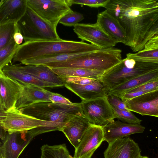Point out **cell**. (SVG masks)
Segmentation results:
<instances>
[{
	"instance_id": "11",
	"label": "cell",
	"mask_w": 158,
	"mask_h": 158,
	"mask_svg": "<svg viewBox=\"0 0 158 158\" xmlns=\"http://www.w3.org/2000/svg\"><path fill=\"white\" fill-rule=\"evenodd\" d=\"M34 137L30 131L7 132L0 146V158H18Z\"/></svg>"
},
{
	"instance_id": "36",
	"label": "cell",
	"mask_w": 158,
	"mask_h": 158,
	"mask_svg": "<svg viewBox=\"0 0 158 158\" xmlns=\"http://www.w3.org/2000/svg\"><path fill=\"white\" fill-rule=\"evenodd\" d=\"M157 89H158V80L147 83L126 92H133L140 91H152Z\"/></svg>"
},
{
	"instance_id": "5",
	"label": "cell",
	"mask_w": 158,
	"mask_h": 158,
	"mask_svg": "<svg viewBox=\"0 0 158 158\" xmlns=\"http://www.w3.org/2000/svg\"><path fill=\"white\" fill-rule=\"evenodd\" d=\"M20 110L23 113L38 119L65 125L75 117L84 114L81 102L70 105L42 102Z\"/></svg>"
},
{
	"instance_id": "41",
	"label": "cell",
	"mask_w": 158,
	"mask_h": 158,
	"mask_svg": "<svg viewBox=\"0 0 158 158\" xmlns=\"http://www.w3.org/2000/svg\"><path fill=\"white\" fill-rule=\"evenodd\" d=\"M13 38L15 42L17 44L19 45L21 44L23 41V38L22 35L19 31L18 27L15 33Z\"/></svg>"
},
{
	"instance_id": "25",
	"label": "cell",
	"mask_w": 158,
	"mask_h": 158,
	"mask_svg": "<svg viewBox=\"0 0 158 158\" xmlns=\"http://www.w3.org/2000/svg\"><path fill=\"white\" fill-rule=\"evenodd\" d=\"M49 68L62 79L70 77H79L100 80L106 72L77 68Z\"/></svg>"
},
{
	"instance_id": "19",
	"label": "cell",
	"mask_w": 158,
	"mask_h": 158,
	"mask_svg": "<svg viewBox=\"0 0 158 158\" xmlns=\"http://www.w3.org/2000/svg\"><path fill=\"white\" fill-rule=\"evenodd\" d=\"M91 123L84 114L71 119L61 129L72 145L76 148Z\"/></svg>"
},
{
	"instance_id": "35",
	"label": "cell",
	"mask_w": 158,
	"mask_h": 158,
	"mask_svg": "<svg viewBox=\"0 0 158 158\" xmlns=\"http://www.w3.org/2000/svg\"><path fill=\"white\" fill-rule=\"evenodd\" d=\"M62 79L65 83H71L79 85L89 84L97 80L91 78L79 77H70Z\"/></svg>"
},
{
	"instance_id": "15",
	"label": "cell",
	"mask_w": 158,
	"mask_h": 158,
	"mask_svg": "<svg viewBox=\"0 0 158 158\" xmlns=\"http://www.w3.org/2000/svg\"><path fill=\"white\" fill-rule=\"evenodd\" d=\"M141 150L138 144L129 137L118 139L108 143L104 158H139Z\"/></svg>"
},
{
	"instance_id": "8",
	"label": "cell",
	"mask_w": 158,
	"mask_h": 158,
	"mask_svg": "<svg viewBox=\"0 0 158 158\" xmlns=\"http://www.w3.org/2000/svg\"><path fill=\"white\" fill-rule=\"evenodd\" d=\"M27 6L56 28L61 19L72 10L67 0H26Z\"/></svg>"
},
{
	"instance_id": "23",
	"label": "cell",
	"mask_w": 158,
	"mask_h": 158,
	"mask_svg": "<svg viewBox=\"0 0 158 158\" xmlns=\"http://www.w3.org/2000/svg\"><path fill=\"white\" fill-rule=\"evenodd\" d=\"M2 70L7 76L22 83L28 84L43 88L63 86L58 84L44 81L17 69L13 64L5 66Z\"/></svg>"
},
{
	"instance_id": "28",
	"label": "cell",
	"mask_w": 158,
	"mask_h": 158,
	"mask_svg": "<svg viewBox=\"0 0 158 158\" xmlns=\"http://www.w3.org/2000/svg\"><path fill=\"white\" fill-rule=\"evenodd\" d=\"M19 45L15 43L13 38L7 44L0 49V70L11 63Z\"/></svg>"
},
{
	"instance_id": "22",
	"label": "cell",
	"mask_w": 158,
	"mask_h": 158,
	"mask_svg": "<svg viewBox=\"0 0 158 158\" xmlns=\"http://www.w3.org/2000/svg\"><path fill=\"white\" fill-rule=\"evenodd\" d=\"M14 65L20 71L28 74L39 79L64 86L65 82L63 79L47 66L42 65Z\"/></svg>"
},
{
	"instance_id": "38",
	"label": "cell",
	"mask_w": 158,
	"mask_h": 158,
	"mask_svg": "<svg viewBox=\"0 0 158 158\" xmlns=\"http://www.w3.org/2000/svg\"><path fill=\"white\" fill-rule=\"evenodd\" d=\"M131 54L133 56L139 58L158 57V48L148 50H143Z\"/></svg>"
},
{
	"instance_id": "32",
	"label": "cell",
	"mask_w": 158,
	"mask_h": 158,
	"mask_svg": "<svg viewBox=\"0 0 158 158\" xmlns=\"http://www.w3.org/2000/svg\"><path fill=\"white\" fill-rule=\"evenodd\" d=\"M67 1L70 6L73 5L78 4L91 7L98 8L104 7L109 0H67Z\"/></svg>"
},
{
	"instance_id": "40",
	"label": "cell",
	"mask_w": 158,
	"mask_h": 158,
	"mask_svg": "<svg viewBox=\"0 0 158 158\" xmlns=\"http://www.w3.org/2000/svg\"><path fill=\"white\" fill-rule=\"evenodd\" d=\"M127 55L136 61L151 62L158 64V57L156 58H139L132 56L131 53H128Z\"/></svg>"
},
{
	"instance_id": "18",
	"label": "cell",
	"mask_w": 158,
	"mask_h": 158,
	"mask_svg": "<svg viewBox=\"0 0 158 158\" xmlns=\"http://www.w3.org/2000/svg\"><path fill=\"white\" fill-rule=\"evenodd\" d=\"M22 84L23 85V89L16 104V109H20L40 102H51L49 97L52 92L38 86Z\"/></svg>"
},
{
	"instance_id": "17",
	"label": "cell",
	"mask_w": 158,
	"mask_h": 158,
	"mask_svg": "<svg viewBox=\"0 0 158 158\" xmlns=\"http://www.w3.org/2000/svg\"><path fill=\"white\" fill-rule=\"evenodd\" d=\"M64 86L80 97L81 101L90 100L106 96L108 91L99 80L84 85L65 83Z\"/></svg>"
},
{
	"instance_id": "26",
	"label": "cell",
	"mask_w": 158,
	"mask_h": 158,
	"mask_svg": "<svg viewBox=\"0 0 158 158\" xmlns=\"http://www.w3.org/2000/svg\"><path fill=\"white\" fill-rule=\"evenodd\" d=\"M91 52L77 53L56 54L21 61V63L25 65H44L49 63L66 61Z\"/></svg>"
},
{
	"instance_id": "3",
	"label": "cell",
	"mask_w": 158,
	"mask_h": 158,
	"mask_svg": "<svg viewBox=\"0 0 158 158\" xmlns=\"http://www.w3.org/2000/svg\"><path fill=\"white\" fill-rule=\"evenodd\" d=\"M122 51L113 48L102 49L66 61L47 64L49 68H77L106 72L120 63Z\"/></svg>"
},
{
	"instance_id": "9",
	"label": "cell",
	"mask_w": 158,
	"mask_h": 158,
	"mask_svg": "<svg viewBox=\"0 0 158 158\" xmlns=\"http://www.w3.org/2000/svg\"><path fill=\"white\" fill-rule=\"evenodd\" d=\"M81 102L83 114L92 124L103 126L116 118L106 96Z\"/></svg>"
},
{
	"instance_id": "14",
	"label": "cell",
	"mask_w": 158,
	"mask_h": 158,
	"mask_svg": "<svg viewBox=\"0 0 158 158\" xmlns=\"http://www.w3.org/2000/svg\"><path fill=\"white\" fill-rule=\"evenodd\" d=\"M122 101L131 111L158 118V89Z\"/></svg>"
},
{
	"instance_id": "29",
	"label": "cell",
	"mask_w": 158,
	"mask_h": 158,
	"mask_svg": "<svg viewBox=\"0 0 158 158\" xmlns=\"http://www.w3.org/2000/svg\"><path fill=\"white\" fill-rule=\"evenodd\" d=\"M18 28L17 23L14 21L0 24V49L7 44L13 38Z\"/></svg>"
},
{
	"instance_id": "16",
	"label": "cell",
	"mask_w": 158,
	"mask_h": 158,
	"mask_svg": "<svg viewBox=\"0 0 158 158\" xmlns=\"http://www.w3.org/2000/svg\"><path fill=\"white\" fill-rule=\"evenodd\" d=\"M102 127L104 141L108 143L133 134L143 133L145 128L140 124L129 123L119 120L114 121Z\"/></svg>"
},
{
	"instance_id": "20",
	"label": "cell",
	"mask_w": 158,
	"mask_h": 158,
	"mask_svg": "<svg viewBox=\"0 0 158 158\" xmlns=\"http://www.w3.org/2000/svg\"><path fill=\"white\" fill-rule=\"evenodd\" d=\"M27 7L26 0H1L0 24L18 22L24 15Z\"/></svg>"
},
{
	"instance_id": "1",
	"label": "cell",
	"mask_w": 158,
	"mask_h": 158,
	"mask_svg": "<svg viewBox=\"0 0 158 158\" xmlns=\"http://www.w3.org/2000/svg\"><path fill=\"white\" fill-rule=\"evenodd\" d=\"M118 21L132 51L144 39L158 18V0H109L104 7Z\"/></svg>"
},
{
	"instance_id": "4",
	"label": "cell",
	"mask_w": 158,
	"mask_h": 158,
	"mask_svg": "<svg viewBox=\"0 0 158 158\" xmlns=\"http://www.w3.org/2000/svg\"><path fill=\"white\" fill-rule=\"evenodd\" d=\"M158 69V64L136 61L126 55L121 62L106 72L100 80L109 90L138 76Z\"/></svg>"
},
{
	"instance_id": "30",
	"label": "cell",
	"mask_w": 158,
	"mask_h": 158,
	"mask_svg": "<svg viewBox=\"0 0 158 158\" xmlns=\"http://www.w3.org/2000/svg\"><path fill=\"white\" fill-rule=\"evenodd\" d=\"M117 118L123 122L140 124L142 120L137 118L130 111L121 110L112 107Z\"/></svg>"
},
{
	"instance_id": "6",
	"label": "cell",
	"mask_w": 158,
	"mask_h": 158,
	"mask_svg": "<svg viewBox=\"0 0 158 158\" xmlns=\"http://www.w3.org/2000/svg\"><path fill=\"white\" fill-rule=\"evenodd\" d=\"M17 25L24 43L61 39L56 28L41 18L28 6L26 13L17 22Z\"/></svg>"
},
{
	"instance_id": "2",
	"label": "cell",
	"mask_w": 158,
	"mask_h": 158,
	"mask_svg": "<svg viewBox=\"0 0 158 158\" xmlns=\"http://www.w3.org/2000/svg\"><path fill=\"white\" fill-rule=\"evenodd\" d=\"M100 48L83 41L63 40L24 42L20 45L13 59L14 63L62 53H77L94 51Z\"/></svg>"
},
{
	"instance_id": "42",
	"label": "cell",
	"mask_w": 158,
	"mask_h": 158,
	"mask_svg": "<svg viewBox=\"0 0 158 158\" xmlns=\"http://www.w3.org/2000/svg\"><path fill=\"white\" fill-rule=\"evenodd\" d=\"M139 158H148V157L146 156H141Z\"/></svg>"
},
{
	"instance_id": "33",
	"label": "cell",
	"mask_w": 158,
	"mask_h": 158,
	"mask_svg": "<svg viewBox=\"0 0 158 158\" xmlns=\"http://www.w3.org/2000/svg\"><path fill=\"white\" fill-rule=\"evenodd\" d=\"M158 34V18L148 32L142 41L133 50L134 52H138L143 50L146 43L151 38Z\"/></svg>"
},
{
	"instance_id": "13",
	"label": "cell",
	"mask_w": 158,
	"mask_h": 158,
	"mask_svg": "<svg viewBox=\"0 0 158 158\" xmlns=\"http://www.w3.org/2000/svg\"><path fill=\"white\" fill-rule=\"evenodd\" d=\"M102 126L91 124L75 149L74 158H91L94 153L104 141Z\"/></svg>"
},
{
	"instance_id": "21",
	"label": "cell",
	"mask_w": 158,
	"mask_h": 158,
	"mask_svg": "<svg viewBox=\"0 0 158 158\" xmlns=\"http://www.w3.org/2000/svg\"><path fill=\"white\" fill-rule=\"evenodd\" d=\"M96 23L117 43L125 44L126 36L124 30L118 20L106 10L98 13Z\"/></svg>"
},
{
	"instance_id": "7",
	"label": "cell",
	"mask_w": 158,
	"mask_h": 158,
	"mask_svg": "<svg viewBox=\"0 0 158 158\" xmlns=\"http://www.w3.org/2000/svg\"><path fill=\"white\" fill-rule=\"evenodd\" d=\"M0 127L8 133L27 131L40 127H49L60 131L65 125L38 119L23 113L15 108L6 111L0 118Z\"/></svg>"
},
{
	"instance_id": "37",
	"label": "cell",
	"mask_w": 158,
	"mask_h": 158,
	"mask_svg": "<svg viewBox=\"0 0 158 158\" xmlns=\"http://www.w3.org/2000/svg\"><path fill=\"white\" fill-rule=\"evenodd\" d=\"M51 102L62 105H73L75 104L60 94L52 92L49 97Z\"/></svg>"
},
{
	"instance_id": "10",
	"label": "cell",
	"mask_w": 158,
	"mask_h": 158,
	"mask_svg": "<svg viewBox=\"0 0 158 158\" xmlns=\"http://www.w3.org/2000/svg\"><path fill=\"white\" fill-rule=\"evenodd\" d=\"M73 30L81 41L89 42L101 49L114 48L117 43L97 23H78L74 27Z\"/></svg>"
},
{
	"instance_id": "24",
	"label": "cell",
	"mask_w": 158,
	"mask_h": 158,
	"mask_svg": "<svg viewBox=\"0 0 158 158\" xmlns=\"http://www.w3.org/2000/svg\"><path fill=\"white\" fill-rule=\"evenodd\" d=\"M158 80V69L143 74L109 89L108 93L120 94L147 83Z\"/></svg>"
},
{
	"instance_id": "31",
	"label": "cell",
	"mask_w": 158,
	"mask_h": 158,
	"mask_svg": "<svg viewBox=\"0 0 158 158\" xmlns=\"http://www.w3.org/2000/svg\"><path fill=\"white\" fill-rule=\"evenodd\" d=\"M84 19L82 14L72 10L63 16L59 23L65 26L74 27Z\"/></svg>"
},
{
	"instance_id": "27",
	"label": "cell",
	"mask_w": 158,
	"mask_h": 158,
	"mask_svg": "<svg viewBox=\"0 0 158 158\" xmlns=\"http://www.w3.org/2000/svg\"><path fill=\"white\" fill-rule=\"evenodd\" d=\"M41 150L40 158H74L69 154L65 144L52 146L44 144Z\"/></svg>"
},
{
	"instance_id": "34",
	"label": "cell",
	"mask_w": 158,
	"mask_h": 158,
	"mask_svg": "<svg viewBox=\"0 0 158 158\" xmlns=\"http://www.w3.org/2000/svg\"><path fill=\"white\" fill-rule=\"evenodd\" d=\"M106 97L109 103L112 107L121 110L129 111L123 102L117 96L108 93Z\"/></svg>"
},
{
	"instance_id": "12",
	"label": "cell",
	"mask_w": 158,
	"mask_h": 158,
	"mask_svg": "<svg viewBox=\"0 0 158 158\" xmlns=\"http://www.w3.org/2000/svg\"><path fill=\"white\" fill-rule=\"evenodd\" d=\"M23 89L21 83L0 70V107L6 111L15 108Z\"/></svg>"
},
{
	"instance_id": "39",
	"label": "cell",
	"mask_w": 158,
	"mask_h": 158,
	"mask_svg": "<svg viewBox=\"0 0 158 158\" xmlns=\"http://www.w3.org/2000/svg\"><path fill=\"white\" fill-rule=\"evenodd\" d=\"M157 48H158V35L151 39L146 43L143 50H148Z\"/></svg>"
}]
</instances>
